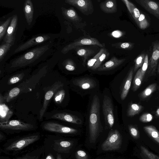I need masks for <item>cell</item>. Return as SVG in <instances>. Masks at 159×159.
Listing matches in <instances>:
<instances>
[{
    "instance_id": "cell-49",
    "label": "cell",
    "mask_w": 159,
    "mask_h": 159,
    "mask_svg": "<svg viewBox=\"0 0 159 159\" xmlns=\"http://www.w3.org/2000/svg\"><path fill=\"white\" fill-rule=\"evenodd\" d=\"M155 115L156 117H159V107L156 111Z\"/></svg>"
},
{
    "instance_id": "cell-5",
    "label": "cell",
    "mask_w": 159,
    "mask_h": 159,
    "mask_svg": "<svg viewBox=\"0 0 159 159\" xmlns=\"http://www.w3.org/2000/svg\"><path fill=\"white\" fill-rule=\"evenodd\" d=\"M87 45H97L102 48L104 47V45L100 43L99 41L95 38H83L77 39L65 46L61 50V52L65 54L70 51L76 49L82 46Z\"/></svg>"
},
{
    "instance_id": "cell-11",
    "label": "cell",
    "mask_w": 159,
    "mask_h": 159,
    "mask_svg": "<svg viewBox=\"0 0 159 159\" xmlns=\"http://www.w3.org/2000/svg\"><path fill=\"white\" fill-rule=\"evenodd\" d=\"M43 128L48 131L60 133L75 134L77 132L76 129L54 122L46 123L43 125Z\"/></svg>"
},
{
    "instance_id": "cell-33",
    "label": "cell",
    "mask_w": 159,
    "mask_h": 159,
    "mask_svg": "<svg viewBox=\"0 0 159 159\" xmlns=\"http://www.w3.org/2000/svg\"><path fill=\"white\" fill-rule=\"evenodd\" d=\"M134 43L130 42H119L111 44L112 47L125 50H131L134 48Z\"/></svg>"
},
{
    "instance_id": "cell-2",
    "label": "cell",
    "mask_w": 159,
    "mask_h": 159,
    "mask_svg": "<svg viewBox=\"0 0 159 159\" xmlns=\"http://www.w3.org/2000/svg\"><path fill=\"white\" fill-rule=\"evenodd\" d=\"M99 97H93L90 110L89 119V140L94 143L102 130L100 119V103Z\"/></svg>"
},
{
    "instance_id": "cell-21",
    "label": "cell",
    "mask_w": 159,
    "mask_h": 159,
    "mask_svg": "<svg viewBox=\"0 0 159 159\" xmlns=\"http://www.w3.org/2000/svg\"><path fill=\"white\" fill-rule=\"evenodd\" d=\"M24 11L26 21L28 25L31 23L33 18L34 8L30 0H26L24 3Z\"/></svg>"
},
{
    "instance_id": "cell-9",
    "label": "cell",
    "mask_w": 159,
    "mask_h": 159,
    "mask_svg": "<svg viewBox=\"0 0 159 159\" xmlns=\"http://www.w3.org/2000/svg\"><path fill=\"white\" fill-rule=\"evenodd\" d=\"M33 127L32 125L18 120H8L0 122V128L3 130H26Z\"/></svg>"
},
{
    "instance_id": "cell-32",
    "label": "cell",
    "mask_w": 159,
    "mask_h": 159,
    "mask_svg": "<svg viewBox=\"0 0 159 159\" xmlns=\"http://www.w3.org/2000/svg\"><path fill=\"white\" fill-rule=\"evenodd\" d=\"M146 54L145 52L141 53L134 60V72L140 68L144 63Z\"/></svg>"
},
{
    "instance_id": "cell-28",
    "label": "cell",
    "mask_w": 159,
    "mask_h": 159,
    "mask_svg": "<svg viewBox=\"0 0 159 159\" xmlns=\"http://www.w3.org/2000/svg\"><path fill=\"white\" fill-rule=\"evenodd\" d=\"M77 55L81 57L84 63H85L88 58L94 53L93 50L87 48H76Z\"/></svg>"
},
{
    "instance_id": "cell-6",
    "label": "cell",
    "mask_w": 159,
    "mask_h": 159,
    "mask_svg": "<svg viewBox=\"0 0 159 159\" xmlns=\"http://www.w3.org/2000/svg\"><path fill=\"white\" fill-rule=\"evenodd\" d=\"M159 60V40L152 43L151 53L148 60V67L147 73L148 76L155 75Z\"/></svg>"
},
{
    "instance_id": "cell-45",
    "label": "cell",
    "mask_w": 159,
    "mask_h": 159,
    "mask_svg": "<svg viewBox=\"0 0 159 159\" xmlns=\"http://www.w3.org/2000/svg\"><path fill=\"white\" fill-rule=\"evenodd\" d=\"M76 159H88V156L86 153L82 150H79L75 153Z\"/></svg>"
},
{
    "instance_id": "cell-20",
    "label": "cell",
    "mask_w": 159,
    "mask_h": 159,
    "mask_svg": "<svg viewBox=\"0 0 159 159\" xmlns=\"http://www.w3.org/2000/svg\"><path fill=\"white\" fill-rule=\"evenodd\" d=\"M117 6L116 0H107L100 4V7L102 11L108 14L116 12L117 10Z\"/></svg>"
},
{
    "instance_id": "cell-3",
    "label": "cell",
    "mask_w": 159,
    "mask_h": 159,
    "mask_svg": "<svg viewBox=\"0 0 159 159\" xmlns=\"http://www.w3.org/2000/svg\"><path fill=\"white\" fill-rule=\"evenodd\" d=\"M57 36V34H42L35 36L18 46L15 49L14 53L25 51L43 43L52 41Z\"/></svg>"
},
{
    "instance_id": "cell-31",
    "label": "cell",
    "mask_w": 159,
    "mask_h": 159,
    "mask_svg": "<svg viewBox=\"0 0 159 159\" xmlns=\"http://www.w3.org/2000/svg\"><path fill=\"white\" fill-rule=\"evenodd\" d=\"M149 23L144 14L141 12L138 19V26L141 30H145L149 26Z\"/></svg>"
},
{
    "instance_id": "cell-7",
    "label": "cell",
    "mask_w": 159,
    "mask_h": 159,
    "mask_svg": "<svg viewBox=\"0 0 159 159\" xmlns=\"http://www.w3.org/2000/svg\"><path fill=\"white\" fill-rule=\"evenodd\" d=\"M102 108L105 124L111 128L114 122L113 105L111 98L107 95L104 97Z\"/></svg>"
},
{
    "instance_id": "cell-26",
    "label": "cell",
    "mask_w": 159,
    "mask_h": 159,
    "mask_svg": "<svg viewBox=\"0 0 159 159\" xmlns=\"http://www.w3.org/2000/svg\"><path fill=\"white\" fill-rule=\"evenodd\" d=\"M143 128L152 139L159 143V132L155 126L149 125L144 126Z\"/></svg>"
},
{
    "instance_id": "cell-13",
    "label": "cell",
    "mask_w": 159,
    "mask_h": 159,
    "mask_svg": "<svg viewBox=\"0 0 159 159\" xmlns=\"http://www.w3.org/2000/svg\"><path fill=\"white\" fill-rule=\"evenodd\" d=\"M136 2L159 20V3L150 0H135Z\"/></svg>"
},
{
    "instance_id": "cell-39",
    "label": "cell",
    "mask_w": 159,
    "mask_h": 159,
    "mask_svg": "<svg viewBox=\"0 0 159 159\" xmlns=\"http://www.w3.org/2000/svg\"><path fill=\"white\" fill-rule=\"evenodd\" d=\"M105 49V48H101L93 58L90 59L88 61L87 65L89 68L91 69L92 68L99 57L103 52Z\"/></svg>"
},
{
    "instance_id": "cell-41",
    "label": "cell",
    "mask_w": 159,
    "mask_h": 159,
    "mask_svg": "<svg viewBox=\"0 0 159 159\" xmlns=\"http://www.w3.org/2000/svg\"><path fill=\"white\" fill-rule=\"evenodd\" d=\"M153 119V116L150 113H145L139 117V121L143 123H148L151 121Z\"/></svg>"
},
{
    "instance_id": "cell-43",
    "label": "cell",
    "mask_w": 159,
    "mask_h": 159,
    "mask_svg": "<svg viewBox=\"0 0 159 159\" xmlns=\"http://www.w3.org/2000/svg\"><path fill=\"white\" fill-rule=\"evenodd\" d=\"M64 66L65 69L69 71H74L75 68L74 62L70 59H67L65 60Z\"/></svg>"
},
{
    "instance_id": "cell-24",
    "label": "cell",
    "mask_w": 159,
    "mask_h": 159,
    "mask_svg": "<svg viewBox=\"0 0 159 159\" xmlns=\"http://www.w3.org/2000/svg\"><path fill=\"white\" fill-rule=\"evenodd\" d=\"M144 107L141 105L132 102L129 104L127 111V115L128 117H133L141 112Z\"/></svg>"
},
{
    "instance_id": "cell-10",
    "label": "cell",
    "mask_w": 159,
    "mask_h": 159,
    "mask_svg": "<svg viewBox=\"0 0 159 159\" xmlns=\"http://www.w3.org/2000/svg\"><path fill=\"white\" fill-rule=\"evenodd\" d=\"M38 135H32L24 137L18 140L8 146L6 148L8 150H18L34 143L39 139Z\"/></svg>"
},
{
    "instance_id": "cell-8",
    "label": "cell",
    "mask_w": 159,
    "mask_h": 159,
    "mask_svg": "<svg viewBox=\"0 0 159 159\" xmlns=\"http://www.w3.org/2000/svg\"><path fill=\"white\" fill-rule=\"evenodd\" d=\"M65 2L75 7L85 15H89L93 12V5L90 0H66Z\"/></svg>"
},
{
    "instance_id": "cell-51",
    "label": "cell",
    "mask_w": 159,
    "mask_h": 159,
    "mask_svg": "<svg viewBox=\"0 0 159 159\" xmlns=\"http://www.w3.org/2000/svg\"><path fill=\"white\" fill-rule=\"evenodd\" d=\"M157 72L158 74L159 75V62L157 67Z\"/></svg>"
},
{
    "instance_id": "cell-16",
    "label": "cell",
    "mask_w": 159,
    "mask_h": 159,
    "mask_svg": "<svg viewBox=\"0 0 159 159\" xmlns=\"http://www.w3.org/2000/svg\"><path fill=\"white\" fill-rule=\"evenodd\" d=\"M52 118L76 124L82 123L81 120L77 116L67 113H57L53 115Z\"/></svg>"
},
{
    "instance_id": "cell-35",
    "label": "cell",
    "mask_w": 159,
    "mask_h": 159,
    "mask_svg": "<svg viewBox=\"0 0 159 159\" xmlns=\"http://www.w3.org/2000/svg\"><path fill=\"white\" fill-rule=\"evenodd\" d=\"M12 45L9 43H2L0 46V61L1 62L5 57V55L10 49Z\"/></svg>"
},
{
    "instance_id": "cell-42",
    "label": "cell",
    "mask_w": 159,
    "mask_h": 159,
    "mask_svg": "<svg viewBox=\"0 0 159 159\" xmlns=\"http://www.w3.org/2000/svg\"><path fill=\"white\" fill-rule=\"evenodd\" d=\"M128 128L131 135L134 138L136 139L139 137V131L136 127L133 125H129Z\"/></svg>"
},
{
    "instance_id": "cell-1",
    "label": "cell",
    "mask_w": 159,
    "mask_h": 159,
    "mask_svg": "<svg viewBox=\"0 0 159 159\" xmlns=\"http://www.w3.org/2000/svg\"><path fill=\"white\" fill-rule=\"evenodd\" d=\"M53 42H48L12 59L7 65V69L15 70L35 65L45 60L52 52Z\"/></svg>"
},
{
    "instance_id": "cell-30",
    "label": "cell",
    "mask_w": 159,
    "mask_h": 159,
    "mask_svg": "<svg viewBox=\"0 0 159 159\" xmlns=\"http://www.w3.org/2000/svg\"><path fill=\"white\" fill-rule=\"evenodd\" d=\"M11 16L8 18L6 20L0 22V40L1 41L6 35L7 29L12 19Z\"/></svg>"
},
{
    "instance_id": "cell-19",
    "label": "cell",
    "mask_w": 159,
    "mask_h": 159,
    "mask_svg": "<svg viewBox=\"0 0 159 159\" xmlns=\"http://www.w3.org/2000/svg\"><path fill=\"white\" fill-rule=\"evenodd\" d=\"M74 84L81 89L84 90L93 89L96 86L94 81L93 79L88 77L76 79L74 81Z\"/></svg>"
},
{
    "instance_id": "cell-25",
    "label": "cell",
    "mask_w": 159,
    "mask_h": 159,
    "mask_svg": "<svg viewBox=\"0 0 159 159\" xmlns=\"http://www.w3.org/2000/svg\"><path fill=\"white\" fill-rule=\"evenodd\" d=\"M157 86V85L156 83H153L150 84L139 94V98L141 100L146 99L156 91Z\"/></svg>"
},
{
    "instance_id": "cell-44",
    "label": "cell",
    "mask_w": 159,
    "mask_h": 159,
    "mask_svg": "<svg viewBox=\"0 0 159 159\" xmlns=\"http://www.w3.org/2000/svg\"><path fill=\"white\" fill-rule=\"evenodd\" d=\"M148 55L146 54L144 61L142 66L140 68L142 76L144 77L145 74L147 71L148 65Z\"/></svg>"
},
{
    "instance_id": "cell-47",
    "label": "cell",
    "mask_w": 159,
    "mask_h": 159,
    "mask_svg": "<svg viewBox=\"0 0 159 159\" xmlns=\"http://www.w3.org/2000/svg\"><path fill=\"white\" fill-rule=\"evenodd\" d=\"M45 159H55L54 157L51 154H49L47 156Z\"/></svg>"
},
{
    "instance_id": "cell-29",
    "label": "cell",
    "mask_w": 159,
    "mask_h": 159,
    "mask_svg": "<svg viewBox=\"0 0 159 159\" xmlns=\"http://www.w3.org/2000/svg\"><path fill=\"white\" fill-rule=\"evenodd\" d=\"M20 92V89L18 88L15 87L11 89L3 96L5 102H10L16 98Z\"/></svg>"
},
{
    "instance_id": "cell-36",
    "label": "cell",
    "mask_w": 159,
    "mask_h": 159,
    "mask_svg": "<svg viewBox=\"0 0 159 159\" xmlns=\"http://www.w3.org/2000/svg\"><path fill=\"white\" fill-rule=\"evenodd\" d=\"M58 150L64 151L69 148L72 146V143L69 141L62 140L56 142Z\"/></svg>"
},
{
    "instance_id": "cell-46",
    "label": "cell",
    "mask_w": 159,
    "mask_h": 159,
    "mask_svg": "<svg viewBox=\"0 0 159 159\" xmlns=\"http://www.w3.org/2000/svg\"><path fill=\"white\" fill-rule=\"evenodd\" d=\"M124 34L123 32L119 30H115L111 33V35L114 38H119L122 36Z\"/></svg>"
},
{
    "instance_id": "cell-40",
    "label": "cell",
    "mask_w": 159,
    "mask_h": 159,
    "mask_svg": "<svg viewBox=\"0 0 159 159\" xmlns=\"http://www.w3.org/2000/svg\"><path fill=\"white\" fill-rule=\"evenodd\" d=\"M65 94V91L63 89L60 90L56 92L54 97L55 102L58 104L61 103L64 98Z\"/></svg>"
},
{
    "instance_id": "cell-18",
    "label": "cell",
    "mask_w": 159,
    "mask_h": 159,
    "mask_svg": "<svg viewBox=\"0 0 159 159\" xmlns=\"http://www.w3.org/2000/svg\"><path fill=\"white\" fill-rule=\"evenodd\" d=\"M3 97L0 96V122L8 120L13 115V112L4 103Z\"/></svg>"
},
{
    "instance_id": "cell-27",
    "label": "cell",
    "mask_w": 159,
    "mask_h": 159,
    "mask_svg": "<svg viewBox=\"0 0 159 159\" xmlns=\"http://www.w3.org/2000/svg\"><path fill=\"white\" fill-rule=\"evenodd\" d=\"M143 78L140 68L137 70L133 80L132 89L134 92L136 91L139 88Z\"/></svg>"
},
{
    "instance_id": "cell-50",
    "label": "cell",
    "mask_w": 159,
    "mask_h": 159,
    "mask_svg": "<svg viewBox=\"0 0 159 159\" xmlns=\"http://www.w3.org/2000/svg\"><path fill=\"white\" fill-rule=\"evenodd\" d=\"M56 159H62L61 155L57 154Z\"/></svg>"
},
{
    "instance_id": "cell-34",
    "label": "cell",
    "mask_w": 159,
    "mask_h": 159,
    "mask_svg": "<svg viewBox=\"0 0 159 159\" xmlns=\"http://www.w3.org/2000/svg\"><path fill=\"white\" fill-rule=\"evenodd\" d=\"M109 55V52L107 49H105L103 52L99 57L91 69L96 70L101 66L102 63L108 57Z\"/></svg>"
},
{
    "instance_id": "cell-17",
    "label": "cell",
    "mask_w": 159,
    "mask_h": 159,
    "mask_svg": "<svg viewBox=\"0 0 159 159\" xmlns=\"http://www.w3.org/2000/svg\"><path fill=\"white\" fill-rule=\"evenodd\" d=\"M125 60V59H119L115 57H113L110 60L101 65L96 70L104 71L113 69L120 65Z\"/></svg>"
},
{
    "instance_id": "cell-22",
    "label": "cell",
    "mask_w": 159,
    "mask_h": 159,
    "mask_svg": "<svg viewBox=\"0 0 159 159\" xmlns=\"http://www.w3.org/2000/svg\"><path fill=\"white\" fill-rule=\"evenodd\" d=\"M132 16V18L137 25L138 19L141 12L131 2L128 0H122Z\"/></svg>"
},
{
    "instance_id": "cell-4",
    "label": "cell",
    "mask_w": 159,
    "mask_h": 159,
    "mask_svg": "<svg viewBox=\"0 0 159 159\" xmlns=\"http://www.w3.org/2000/svg\"><path fill=\"white\" fill-rule=\"evenodd\" d=\"M121 143V136L119 131L116 129H112L102 144L101 148L104 151L117 150L120 148Z\"/></svg>"
},
{
    "instance_id": "cell-37",
    "label": "cell",
    "mask_w": 159,
    "mask_h": 159,
    "mask_svg": "<svg viewBox=\"0 0 159 159\" xmlns=\"http://www.w3.org/2000/svg\"><path fill=\"white\" fill-rule=\"evenodd\" d=\"M24 75V73L21 72L11 76L8 80V84L11 85L19 82L23 79Z\"/></svg>"
},
{
    "instance_id": "cell-15",
    "label": "cell",
    "mask_w": 159,
    "mask_h": 159,
    "mask_svg": "<svg viewBox=\"0 0 159 159\" xmlns=\"http://www.w3.org/2000/svg\"><path fill=\"white\" fill-rule=\"evenodd\" d=\"M18 18L16 15L12 16V19L4 39V42L9 43L12 45L14 42V34L17 24Z\"/></svg>"
},
{
    "instance_id": "cell-12",
    "label": "cell",
    "mask_w": 159,
    "mask_h": 159,
    "mask_svg": "<svg viewBox=\"0 0 159 159\" xmlns=\"http://www.w3.org/2000/svg\"><path fill=\"white\" fill-rule=\"evenodd\" d=\"M63 86L60 82H57L53 84L46 93L43 106L39 112L40 119H42L47 110L49 103L55 93Z\"/></svg>"
},
{
    "instance_id": "cell-23",
    "label": "cell",
    "mask_w": 159,
    "mask_h": 159,
    "mask_svg": "<svg viewBox=\"0 0 159 159\" xmlns=\"http://www.w3.org/2000/svg\"><path fill=\"white\" fill-rule=\"evenodd\" d=\"M63 15L66 19L72 21L77 22L81 20V19L76 11L72 8L69 9L62 8Z\"/></svg>"
},
{
    "instance_id": "cell-14",
    "label": "cell",
    "mask_w": 159,
    "mask_h": 159,
    "mask_svg": "<svg viewBox=\"0 0 159 159\" xmlns=\"http://www.w3.org/2000/svg\"><path fill=\"white\" fill-rule=\"evenodd\" d=\"M134 73V67L132 66L130 68L121 85L120 95V98L122 100L125 98L129 93L131 87Z\"/></svg>"
},
{
    "instance_id": "cell-38",
    "label": "cell",
    "mask_w": 159,
    "mask_h": 159,
    "mask_svg": "<svg viewBox=\"0 0 159 159\" xmlns=\"http://www.w3.org/2000/svg\"><path fill=\"white\" fill-rule=\"evenodd\" d=\"M142 152L146 159H159V157L152 153L144 147H140Z\"/></svg>"
},
{
    "instance_id": "cell-48",
    "label": "cell",
    "mask_w": 159,
    "mask_h": 159,
    "mask_svg": "<svg viewBox=\"0 0 159 159\" xmlns=\"http://www.w3.org/2000/svg\"><path fill=\"white\" fill-rule=\"evenodd\" d=\"M16 159H36L35 158L28 157L27 156L24 157H22L20 158Z\"/></svg>"
}]
</instances>
